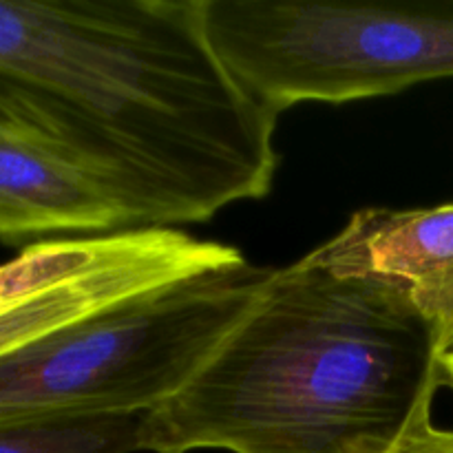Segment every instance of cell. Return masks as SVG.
<instances>
[{
    "mask_svg": "<svg viewBox=\"0 0 453 453\" xmlns=\"http://www.w3.org/2000/svg\"><path fill=\"white\" fill-rule=\"evenodd\" d=\"M0 122L109 186L137 228L264 199L279 113L217 53L206 0H0Z\"/></svg>",
    "mask_w": 453,
    "mask_h": 453,
    "instance_id": "6da1fadb",
    "label": "cell"
},
{
    "mask_svg": "<svg viewBox=\"0 0 453 453\" xmlns=\"http://www.w3.org/2000/svg\"><path fill=\"white\" fill-rule=\"evenodd\" d=\"M273 268L208 270L62 326L0 357V423L149 414L208 361Z\"/></svg>",
    "mask_w": 453,
    "mask_h": 453,
    "instance_id": "3957f363",
    "label": "cell"
},
{
    "mask_svg": "<svg viewBox=\"0 0 453 453\" xmlns=\"http://www.w3.org/2000/svg\"><path fill=\"white\" fill-rule=\"evenodd\" d=\"M442 385L405 288L339 277L308 255L171 398L142 416L140 451L394 453Z\"/></svg>",
    "mask_w": 453,
    "mask_h": 453,
    "instance_id": "7a4b0ae2",
    "label": "cell"
},
{
    "mask_svg": "<svg viewBox=\"0 0 453 453\" xmlns=\"http://www.w3.org/2000/svg\"><path fill=\"white\" fill-rule=\"evenodd\" d=\"M394 453H453V429L436 427L429 407L416 416Z\"/></svg>",
    "mask_w": 453,
    "mask_h": 453,
    "instance_id": "9c48e42d",
    "label": "cell"
},
{
    "mask_svg": "<svg viewBox=\"0 0 453 453\" xmlns=\"http://www.w3.org/2000/svg\"><path fill=\"white\" fill-rule=\"evenodd\" d=\"M144 414L62 416L0 423V453H135Z\"/></svg>",
    "mask_w": 453,
    "mask_h": 453,
    "instance_id": "ba28073f",
    "label": "cell"
},
{
    "mask_svg": "<svg viewBox=\"0 0 453 453\" xmlns=\"http://www.w3.org/2000/svg\"><path fill=\"white\" fill-rule=\"evenodd\" d=\"M127 230L142 228L109 186L35 133L0 122V242Z\"/></svg>",
    "mask_w": 453,
    "mask_h": 453,
    "instance_id": "8992f818",
    "label": "cell"
},
{
    "mask_svg": "<svg viewBox=\"0 0 453 453\" xmlns=\"http://www.w3.org/2000/svg\"><path fill=\"white\" fill-rule=\"evenodd\" d=\"M308 257L339 277L398 281L429 326L438 357L453 349V203L363 208Z\"/></svg>",
    "mask_w": 453,
    "mask_h": 453,
    "instance_id": "277c9868",
    "label": "cell"
},
{
    "mask_svg": "<svg viewBox=\"0 0 453 453\" xmlns=\"http://www.w3.org/2000/svg\"><path fill=\"white\" fill-rule=\"evenodd\" d=\"M234 246L175 228L137 230L131 248L102 268L0 312V357L128 296L239 264Z\"/></svg>",
    "mask_w": 453,
    "mask_h": 453,
    "instance_id": "5b68a950",
    "label": "cell"
},
{
    "mask_svg": "<svg viewBox=\"0 0 453 453\" xmlns=\"http://www.w3.org/2000/svg\"><path fill=\"white\" fill-rule=\"evenodd\" d=\"M441 379L442 385H449L453 389V349L441 358Z\"/></svg>",
    "mask_w": 453,
    "mask_h": 453,
    "instance_id": "30bf717a",
    "label": "cell"
},
{
    "mask_svg": "<svg viewBox=\"0 0 453 453\" xmlns=\"http://www.w3.org/2000/svg\"><path fill=\"white\" fill-rule=\"evenodd\" d=\"M135 234L137 230H127L97 237L53 239L25 248L0 265V312L118 259L131 248Z\"/></svg>",
    "mask_w": 453,
    "mask_h": 453,
    "instance_id": "52a82bcc",
    "label": "cell"
}]
</instances>
